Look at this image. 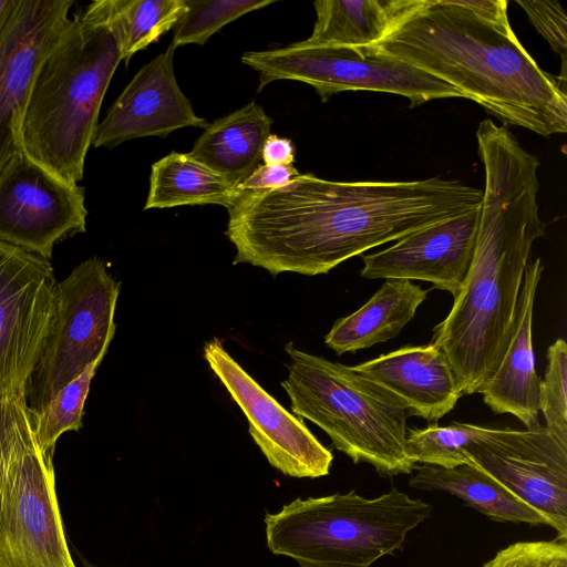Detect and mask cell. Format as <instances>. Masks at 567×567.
Instances as JSON below:
<instances>
[{
  "mask_svg": "<svg viewBox=\"0 0 567 567\" xmlns=\"http://www.w3.org/2000/svg\"><path fill=\"white\" fill-rule=\"evenodd\" d=\"M239 190L188 153L172 152L152 165L144 209L220 205L229 208Z\"/></svg>",
  "mask_w": 567,
  "mask_h": 567,
  "instance_id": "obj_22",
  "label": "cell"
},
{
  "mask_svg": "<svg viewBox=\"0 0 567 567\" xmlns=\"http://www.w3.org/2000/svg\"><path fill=\"white\" fill-rule=\"evenodd\" d=\"M103 359L90 364L75 379L60 389L39 411L31 412L33 431L43 450L53 451L58 439L65 432L82 427L84 403L91 381Z\"/></svg>",
  "mask_w": 567,
  "mask_h": 567,
  "instance_id": "obj_26",
  "label": "cell"
},
{
  "mask_svg": "<svg viewBox=\"0 0 567 567\" xmlns=\"http://www.w3.org/2000/svg\"><path fill=\"white\" fill-rule=\"evenodd\" d=\"M79 557L81 558V561L82 564L84 565V567H99L96 565H93L92 563H90L89 560H86L82 555L78 554Z\"/></svg>",
  "mask_w": 567,
  "mask_h": 567,
  "instance_id": "obj_36",
  "label": "cell"
},
{
  "mask_svg": "<svg viewBox=\"0 0 567 567\" xmlns=\"http://www.w3.org/2000/svg\"><path fill=\"white\" fill-rule=\"evenodd\" d=\"M241 62L259 73L260 91L277 80L315 87L322 102L343 91L402 95L414 107L431 100L463 97L453 86L371 48L307 45L302 42L267 51H250Z\"/></svg>",
  "mask_w": 567,
  "mask_h": 567,
  "instance_id": "obj_9",
  "label": "cell"
},
{
  "mask_svg": "<svg viewBox=\"0 0 567 567\" xmlns=\"http://www.w3.org/2000/svg\"><path fill=\"white\" fill-rule=\"evenodd\" d=\"M84 188L17 155L0 175V240L45 259L86 229Z\"/></svg>",
  "mask_w": 567,
  "mask_h": 567,
  "instance_id": "obj_11",
  "label": "cell"
},
{
  "mask_svg": "<svg viewBox=\"0 0 567 567\" xmlns=\"http://www.w3.org/2000/svg\"><path fill=\"white\" fill-rule=\"evenodd\" d=\"M8 394L0 395V467H1V455H2V443L7 423L8 413Z\"/></svg>",
  "mask_w": 567,
  "mask_h": 567,
  "instance_id": "obj_34",
  "label": "cell"
},
{
  "mask_svg": "<svg viewBox=\"0 0 567 567\" xmlns=\"http://www.w3.org/2000/svg\"><path fill=\"white\" fill-rule=\"evenodd\" d=\"M121 28L122 61L157 41L177 24L185 0H115Z\"/></svg>",
  "mask_w": 567,
  "mask_h": 567,
  "instance_id": "obj_25",
  "label": "cell"
},
{
  "mask_svg": "<svg viewBox=\"0 0 567 567\" xmlns=\"http://www.w3.org/2000/svg\"><path fill=\"white\" fill-rule=\"evenodd\" d=\"M281 386L295 415L323 430L354 464L368 463L383 477L411 474L406 451L408 410L351 367L295 348Z\"/></svg>",
  "mask_w": 567,
  "mask_h": 567,
  "instance_id": "obj_6",
  "label": "cell"
},
{
  "mask_svg": "<svg viewBox=\"0 0 567 567\" xmlns=\"http://www.w3.org/2000/svg\"><path fill=\"white\" fill-rule=\"evenodd\" d=\"M271 124L262 106L250 102L207 124L188 155L237 186L260 165Z\"/></svg>",
  "mask_w": 567,
  "mask_h": 567,
  "instance_id": "obj_19",
  "label": "cell"
},
{
  "mask_svg": "<svg viewBox=\"0 0 567 567\" xmlns=\"http://www.w3.org/2000/svg\"><path fill=\"white\" fill-rule=\"evenodd\" d=\"M496 431L470 423L440 426L434 422L423 429H408L406 451L415 464L454 468L470 463L464 453L467 446L491 437Z\"/></svg>",
  "mask_w": 567,
  "mask_h": 567,
  "instance_id": "obj_24",
  "label": "cell"
},
{
  "mask_svg": "<svg viewBox=\"0 0 567 567\" xmlns=\"http://www.w3.org/2000/svg\"><path fill=\"white\" fill-rule=\"evenodd\" d=\"M51 262L0 240V395L27 391L54 312Z\"/></svg>",
  "mask_w": 567,
  "mask_h": 567,
  "instance_id": "obj_10",
  "label": "cell"
},
{
  "mask_svg": "<svg viewBox=\"0 0 567 567\" xmlns=\"http://www.w3.org/2000/svg\"><path fill=\"white\" fill-rule=\"evenodd\" d=\"M433 507L392 487L365 498L355 491L296 498L265 516L266 543L299 567H371L404 547Z\"/></svg>",
  "mask_w": 567,
  "mask_h": 567,
  "instance_id": "obj_5",
  "label": "cell"
},
{
  "mask_svg": "<svg viewBox=\"0 0 567 567\" xmlns=\"http://www.w3.org/2000/svg\"><path fill=\"white\" fill-rule=\"evenodd\" d=\"M464 6L470 10L496 23H509L507 17V1L506 0H462Z\"/></svg>",
  "mask_w": 567,
  "mask_h": 567,
  "instance_id": "obj_33",
  "label": "cell"
},
{
  "mask_svg": "<svg viewBox=\"0 0 567 567\" xmlns=\"http://www.w3.org/2000/svg\"><path fill=\"white\" fill-rule=\"evenodd\" d=\"M480 467L539 512L567 540V442L545 425L504 429L464 450Z\"/></svg>",
  "mask_w": 567,
  "mask_h": 567,
  "instance_id": "obj_12",
  "label": "cell"
},
{
  "mask_svg": "<svg viewBox=\"0 0 567 567\" xmlns=\"http://www.w3.org/2000/svg\"><path fill=\"white\" fill-rule=\"evenodd\" d=\"M186 11L175 25L172 45H204L223 27L241 16L265 8L272 0H185Z\"/></svg>",
  "mask_w": 567,
  "mask_h": 567,
  "instance_id": "obj_27",
  "label": "cell"
},
{
  "mask_svg": "<svg viewBox=\"0 0 567 567\" xmlns=\"http://www.w3.org/2000/svg\"><path fill=\"white\" fill-rule=\"evenodd\" d=\"M300 173L293 165L260 164L243 183L237 185L239 192H262L287 185Z\"/></svg>",
  "mask_w": 567,
  "mask_h": 567,
  "instance_id": "obj_31",
  "label": "cell"
},
{
  "mask_svg": "<svg viewBox=\"0 0 567 567\" xmlns=\"http://www.w3.org/2000/svg\"><path fill=\"white\" fill-rule=\"evenodd\" d=\"M175 49L143 65L124 87L97 124L92 145L115 147L145 136L165 137L182 127H206L176 81L173 58Z\"/></svg>",
  "mask_w": 567,
  "mask_h": 567,
  "instance_id": "obj_16",
  "label": "cell"
},
{
  "mask_svg": "<svg viewBox=\"0 0 567 567\" xmlns=\"http://www.w3.org/2000/svg\"><path fill=\"white\" fill-rule=\"evenodd\" d=\"M204 358L248 420V432L268 463L284 475L318 478L330 472L333 455L302 419L288 412L213 338Z\"/></svg>",
  "mask_w": 567,
  "mask_h": 567,
  "instance_id": "obj_13",
  "label": "cell"
},
{
  "mask_svg": "<svg viewBox=\"0 0 567 567\" xmlns=\"http://www.w3.org/2000/svg\"><path fill=\"white\" fill-rule=\"evenodd\" d=\"M483 567H567V540L517 542L501 549Z\"/></svg>",
  "mask_w": 567,
  "mask_h": 567,
  "instance_id": "obj_29",
  "label": "cell"
},
{
  "mask_svg": "<svg viewBox=\"0 0 567 567\" xmlns=\"http://www.w3.org/2000/svg\"><path fill=\"white\" fill-rule=\"evenodd\" d=\"M567 344L557 339L547 350V367L539 382V412L545 427L567 442Z\"/></svg>",
  "mask_w": 567,
  "mask_h": 567,
  "instance_id": "obj_28",
  "label": "cell"
},
{
  "mask_svg": "<svg viewBox=\"0 0 567 567\" xmlns=\"http://www.w3.org/2000/svg\"><path fill=\"white\" fill-rule=\"evenodd\" d=\"M121 282L96 256L58 282L54 312L42 355L25 391L31 412L43 408L66 383L103 359L115 334Z\"/></svg>",
  "mask_w": 567,
  "mask_h": 567,
  "instance_id": "obj_8",
  "label": "cell"
},
{
  "mask_svg": "<svg viewBox=\"0 0 567 567\" xmlns=\"http://www.w3.org/2000/svg\"><path fill=\"white\" fill-rule=\"evenodd\" d=\"M261 159L265 165H292L295 146L289 138L270 134L264 144Z\"/></svg>",
  "mask_w": 567,
  "mask_h": 567,
  "instance_id": "obj_32",
  "label": "cell"
},
{
  "mask_svg": "<svg viewBox=\"0 0 567 567\" xmlns=\"http://www.w3.org/2000/svg\"><path fill=\"white\" fill-rule=\"evenodd\" d=\"M74 0H16L0 31V175L23 152L21 121L34 75L60 39Z\"/></svg>",
  "mask_w": 567,
  "mask_h": 567,
  "instance_id": "obj_14",
  "label": "cell"
},
{
  "mask_svg": "<svg viewBox=\"0 0 567 567\" xmlns=\"http://www.w3.org/2000/svg\"><path fill=\"white\" fill-rule=\"evenodd\" d=\"M544 266L537 258L526 265L507 350L492 378L478 393L496 414H512L526 429L536 425L539 382L533 348V312Z\"/></svg>",
  "mask_w": 567,
  "mask_h": 567,
  "instance_id": "obj_18",
  "label": "cell"
},
{
  "mask_svg": "<svg viewBox=\"0 0 567 567\" xmlns=\"http://www.w3.org/2000/svg\"><path fill=\"white\" fill-rule=\"evenodd\" d=\"M122 61L115 0L74 13L40 64L21 121L23 152L59 178L79 184L111 79Z\"/></svg>",
  "mask_w": 567,
  "mask_h": 567,
  "instance_id": "obj_4",
  "label": "cell"
},
{
  "mask_svg": "<svg viewBox=\"0 0 567 567\" xmlns=\"http://www.w3.org/2000/svg\"><path fill=\"white\" fill-rule=\"evenodd\" d=\"M403 0H318L317 19L307 45L367 48L380 41Z\"/></svg>",
  "mask_w": 567,
  "mask_h": 567,
  "instance_id": "obj_23",
  "label": "cell"
},
{
  "mask_svg": "<svg viewBox=\"0 0 567 567\" xmlns=\"http://www.w3.org/2000/svg\"><path fill=\"white\" fill-rule=\"evenodd\" d=\"M408 484L422 491H443L465 502L492 520L547 525L548 520L494 477L472 464L454 468L415 465Z\"/></svg>",
  "mask_w": 567,
  "mask_h": 567,
  "instance_id": "obj_21",
  "label": "cell"
},
{
  "mask_svg": "<svg viewBox=\"0 0 567 567\" xmlns=\"http://www.w3.org/2000/svg\"><path fill=\"white\" fill-rule=\"evenodd\" d=\"M483 190L460 181L332 182L299 174L287 185L239 192L227 209L233 264L272 276L328 274L382 244L481 205Z\"/></svg>",
  "mask_w": 567,
  "mask_h": 567,
  "instance_id": "obj_1",
  "label": "cell"
},
{
  "mask_svg": "<svg viewBox=\"0 0 567 567\" xmlns=\"http://www.w3.org/2000/svg\"><path fill=\"white\" fill-rule=\"evenodd\" d=\"M530 22L551 49L561 58L560 79L566 82L567 18L565 9L555 0H516Z\"/></svg>",
  "mask_w": 567,
  "mask_h": 567,
  "instance_id": "obj_30",
  "label": "cell"
},
{
  "mask_svg": "<svg viewBox=\"0 0 567 567\" xmlns=\"http://www.w3.org/2000/svg\"><path fill=\"white\" fill-rule=\"evenodd\" d=\"M16 4V0H0V31L4 25L10 12Z\"/></svg>",
  "mask_w": 567,
  "mask_h": 567,
  "instance_id": "obj_35",
  "label": "cell"
},
{
  "mask_svg": "<svg viewBox=\"0 0 567 567\" xmlns=\"http://www.w3.org/2000/svg\"><path fill=\"white\" fill-rule=\"evenodd\" d=\"M485 174L470 270L430 343L446 357L464 394L480 392L511 341L517 300L533 244L543 237L537 156L506 125L491 118L476 131Z\"/></svg>",
  "mask_w": 567,
  "mask_h": 567,
  "instance_id": "obj_2",
  "label": "cell"
},
{
  "mask_svg": "<svg viewBox=\"0 0 567 567\" xmlns=\"http://www.w3.org/2000/svg\"><path fill=\"white\" fill-rule=\"evenodd\" d=\"M52 455L37 440L25 392L9 393L0 467V567H76Z\"/></svg>",
  "mask_w": 567,
  "mask_h": 567,
  "instance_id": "obj_7",
  "label": "cell"
},
{
  "mask_svg": "<svg viewBox=\"0 0 567 567\" xmlns=\"http://www.w3.org/2000/svg\"><path fill=\"white\" fill-rule=\"evenodd\" d=\"M480 206L441 220L392 246L362 255L367 279L421 280L455 297L470 270L477 234Z\"/></svg>",
  "mask_w": 567,
  "mask_h": 567,
  "instance_id": "obj_15",
  "label": "cell"
},
{
  "mask_svg": "<svg viewBox=\"0 0 567 567\" xmlns=\"http://www.w3.org/2000/svg\"><path fill=\"white\" fill-rule=\"evenodd\" d=\"M351 368L400 401L410 416L435 422L462 396L445 354L432 343L405 346Z\"/></svg>",
  "mask_w": 567,
  "mask_h": 567,
  "instance_id": "obj_17",
  "label": "cell"
},
{
  "mask_svg": "<svg viewBox=\"0 0 567 567\" xmlns=\"http://www.w3.org/2000/svg\"><path fill=\"white\" fill-rule=\"evenodd\" d=\"M427 290L405 279H386L357 311L338 319L324 343L338 355L395 338L413 319Z\"/></svg>",
  "mask_w": 567,
  "mask_h": 567,
  "instance_id": "obj_20",
  "label": "cell"
},
{
  "mask_svg": "<svg viewBox=\"0 0 567 567\" xmlns=\"http://www.w3.org/2000/svg\"><path fill=\"white\" fill-rule=\"evenodd\" d=\"M367 48L444 81L506 126L543 136L567 131L566 82L538 66L509 23L462 0H403L386 34Z\"/></svg>",
  "mask_w": 567,
  "mask_h": 567,
  "instance_id": "obj_3",
  "label": "cell"
}]
</instances>
